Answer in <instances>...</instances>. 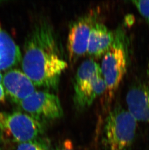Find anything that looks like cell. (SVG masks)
Segmentation results:
<instances>
[{"instance_id":"cell-6","label":"cell","mask_w":149,"mask_h":150,"mask_svg":"<svg viewBox=\"0 0 149 150\" xmlns=\"http://www.w3.org/2000/svg\"><path fill=\"white\" fill-rule=\"evenodd\" d=\"M18 105L26 114L42 122L59 119L63 116L59 98L47 91H35Z\"/></svg>"},{"instance_id":"cell-1","label":"cell","mask_w":149,"mask_h":150,"mask_svg":"<svg viewBox=\"0 0 149 150\" xmlns=\"http://www.w3.org/2000/svg\"><path fill=\"white\" fill-rule=\"evenodd\" d=\"M21 66L34 86L57 91L67 68L59 38L48 18L37 21L26 38Z\"/></svg>"},{"instance_id":"cell-5","label":"cell","mask_w":149,"mask_h":150,"mask_svg":"<svg viewBox=\"0 0 149 150\" xmlns=\"http://www.w3.org/2000/svg\"><path fill=\"white\" fill-rule=\"evenodd\" d=\"M122 39L121 34L115 33L114 42L103 56L100 67L106 85L104 96L107 103L114 98L127 69V54Z\"/></svg>"},{"instance_id":"cell-11","label":"cell","mask_w":149,"mask_h":150,"mask_svg":"<svg viewBox=\"0 0 149 150\" xmlns=\"http://www.w3.org/2000/svg\"><path fill=\"white\" fill-rule=\"evenodd\" d=\"M21 59L20 48L0 23V71L16 65Z\"/></svg>"},{"instance_id":"cell-7","label":"cell","mask_w":149,"mask_h":150,"mask_svg":"<svg viewBox=\"0 0 149 150\" xmlns=\"http://www.w3.org/2000/svg\"><path fill=\"white\" fill-rule=\"evenodd\" d=\"M98 17L97 11L90 10L70 24L67 48L68 59L71 63H74L87 54L90 33L93 25L98 21Z\"/></svg>"},{"instance_id":"cell-3","label":"cell","mask_w":149,"mask_h":150,"mask_svg":"<svg viewBox=\"0 0 149 150\" xmlns=\"http://www.w3.org/2000/svg\"><path fill=\"white\" fill-rule=\"evenodd\" d=\"M105 120L103 142L105 150H129L135 139L138 121L119 106L110 110Z\"/></svg>"},{"instance_id":"cell-9","label":"cell","mask_w":149,"mask_h":150,"mask_svg":"<svg viewBox=\"0 0 149 150\" xmlns=\"http://www.w3.org/2000/svg\"><path fill=\"white\" fill-rule=\"evenodd\" d=\"M115 33L102 23L97 21L91 29L87 54L89 57L99 58L110 50L114 42Z\"/></svg>"},{"instance_id":"cell-16","label":"cell","mask_w":149,"mask_h":150,"mask_svg":"<svg viewBox=\"0 0 149 150\" xmlns=\"http://www.w3.org/2000/svg\"><path fill=\"white\" fill-rule=\"evenodd\" d=\"M2 79H3V76H2L1 74L0 73V83L1 82V81H2Z\"/></svg>"},{"instance_id":"cell-12","label":"cell","mask_w":149,"mask_h":150,"mask_svg":"<svg viewBox=\"0 0 149 150\" xmlns=\"http://www.w3.org/2000/svg\"><path fill=\"white\" fill-rule=\"evenodd\" d=\"M17 150H48V145L43 140L36 139L20 143Z\"/></svg>"},{"instance_id":"cell-2","label":"cell","mask_w":149,"mask_h":150,"mask_svg":"<svg viewBox=\"0 0 149 150\" xmlns=\"http://www.w3.org/2000/svg\"><path fill=\"white\" fill-rule=\"evenodd\" d=\"M74 90V106L81 111L90 107L98 97L104 93L106 85L101 68L93 60H85L77 69Z\"/></svg>"},{"instance_id":"cell-10","label":"cell","mask_w":149,"mask_h":150,"mask_svg":"<svg viewBox=\"0 0 149 150\" xmlns=\"http://www.w3.org/2000/svg\"><path fill=\"white\" fill-rule=\"evenodd\" d=\"M127 110L137 121L149 122V85L133 88L127 93Z\"/></svg>"},{"instance_id":"cell-8","label":"cell","mask_w":149,"mask_h":150,"mask_svg":"<svg viewBox=\"0 0 149 150\" xmlns=\"http://www.w3.org/2000/svg\"><path fill=\"white\" fill-rule=\"evenodd\" d=\"M2 83L6 94L17 104L36 91L32 80L18 69L7 71L3 76Z\"/></svg>"},{"instance_id":"cell-14","label":"cell","mask_w":149,"mask_h":150,"mask_svg":"<svg viewBox=\"0 0 149 150\" xmlns=\"http://www.w3.org/2000/svg\"><path fill=\"white\" fill-rule=\"evenodd\" d=\"M56 150H75L70 140H65Z\"/></svg>"},{"instance_id":"cell-4","label":"cell","mask_w":149,"mask_h":150,"mask_svg":"<svg viewBox=\"0 0 149 150\" xmlns=\"http://www.w3.org/2000/svg\"><path fill=\"white\" fill-rule=\"evenodd\" d=\"M44 130L42 122L27 114L0 113V137L6 142L20 144L36 140Z\"/></svg>"},{"instance_id":"cell-15","label":"cell","mask_w":149,"mask_h":150,"mask_svg":"<svg viewBox=\"0 0 149 150\" xmlns=\"http://www.w3.org/2000/svg\"><path fill=\"white\" fill-rule=\"evenodd\" d=\"M5 100V92L3 86L0 83V102H4Z\"/></svg>"},{"instance_id":"cell-13","label":"cell","mask_w":149,"mask_h":150,"mask_svg":"<svg viewBox=\"0 0 149 150\" xmlns=\"http://www.w3.org/2000/svg\"><path fill=\"white\" fill-rule=\"evenodd\" d=\"M133 4L149 23V1H134Z\"/></svg>"}]
</instances>
